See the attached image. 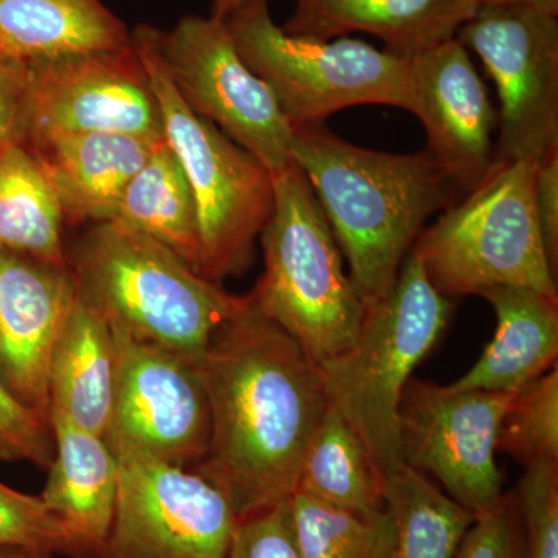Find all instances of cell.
Listing matches in <instances>:
<instances>
[{"label": "cell", "mask_w": 558, "mask_h": 558, "mask_svg": "<svg viewBox=\"0 0 558 558\" xmlns=\"http://www.w3.org/2000/svg\"><path fill=\"white\" fill-rule=\"evenodd\" d=\"M194 366L207 392L211 436L191 470L226 495L238 521L292 497L329 407L317 366L250 295Z\"/></svg>", "instance_id": "obj_1"}, {"label": "cell", "mask_w": 558, "mask_h": 558, "mask_svg": "<svg viewBox=\"0 0 558 558\" xmlns=\"http://www.w3.org/2000/svg\"><path fill=\"white\" fill-rule=\"evenodd\" d=\"M292 160L317 194L365 307L391 292L427 220L459 193L427 150L362 148L325 124L293 128Z\"/></svg>", "instance_id": "obj_2"}, {"label": "cell", "mask_w": 558, "mask_h": 558, "mask_svg": "<svg viewBox=\"0 0 558 558\" xmlns=\"http://www.w3.org/2000/svg\"><path fill=\"white\" fill-rule=\"evenodd\" d=\"M70 266L81 299L110 328L193 363L247 300L202 277L167 245L113 219L95 223Z\"/></svg>", "instance_id": "obj_3"}, {"label": "cell", "mask_w": 558, "mask_h": 558, "mask_svg": "<svg viewBox=\"0 0 558 558\" xmlns=\"http://www.w3.org/2000/svg\"><path fill=\"white\" fill-rule=\"evenodd\" d=\"M453 303L410 252L395 288L365 307L352 347L317 366L326 399L354 429L385 480L405 465L399 436L403 389L438 343Z\"/></svg>", "instance_id": "obj_4"}, {"label": "cell", "mask_w": 558, "mask_h": 558, "mask_svg": "<svg viewBox=\"0 0 558 558\" xmlns=\"http://www.w3.org/2000/svg\"><path fill=\"white\" fill-rule=\"evenodd\" d=\"M274 185V211L259 234L264 271L250 299L318 366L352 347L365 304L344 274L317 194L295 161L275 175Z\"/></svg>", "instance_id": "obj_5"}, {"label": "cell", "mask_w": 558, "mask_h": 558, "mask_svg": "<svg viewBox=\"0 0 558 558\" xmlns=\"http://www.w3.org/2000/svg\"><path fill=\"white\" fill-rule=\"evenodd\" d=\"M535 160H495L475 190L444 209L411 253L447 299L524 288L558 299L537 213Z\"/></svg>", "instance_id": "obj_6"}, {"label": "cell", "mask_w": 558, "mask_h": 558, "mask_svg": "<svg viewBox=\"0 0 558 558\" xmlns=\"http://www.w3.org/2000/svg\"><path fill=\"white\" fill-rule=\"evenodd\" d=\"M163 119L165 140L193 190L201 230L202 277L220 281L244 274L255 242L274 211V175L208 120L185 105L154 49L148 25L132 32Z\"/></svg>", "instance_id": "obj_7"}, {"label": "cell", "mask_w": 558, "mask_h": 558, "mask_svg": "<svg viewBox=\"0 0 558 558\" xmlns=\"http://www.w3.org/2000/svg\"><path fill=\"white\" fill-rule=\"evenodd\" d=\"M223 22L242 60L274 92L292 130L323 124L360 105L413 113L409 60L360 39L289 35L271 20L269 0H250Z\"/></svg>", "instance_id": "obj_8"}, {"label": "cell", "mask_w": 558, "mask_h": 558, "mask_svg": "<svg viewBox=\"0 0 558 558\" xmlns=\"http://www.w3.org/2000/svg\"><path fill=\"white\" fill-rule=\"evenodd\" d=\"M154 49L185 105L278 175L292 160L293 130L270 87L242 60L226 22L185 16L150 27Z\"/></svg>", "instance_id": "obj_9"}, {"label": "cell", "mask_w": 558, "mask_h": 558, "mask_svg": "<svg viewBox=\"0 0 558 558\" xmlns=\"http://www.w3.org/2000/svg\"><path fill=\"white\" fill-rule=\"evenodd\" d=\"M457 39L475 51L499 98L495 160L538 161L558 146V16L480 5Z\"/></svg>", "instance_id": "obj_10"}, {"label": "cell", "mask_w": 558, "mask_h": 558, "mask_svg": "<svg viewBox=\"0 0 558 558\" xmlns=\"http://www.w3.org/2000/svg\"><path fill=\"white\" fill-rule=\"evenodd\" d=\"M110 329L116 380L106 444L116 457L193 469L211 436L207 392L196 366L178 352Z\"/></svg>", "instance_id": "obj_11"}, {"label": "cell", "mask_w": 558, "mask_h": 558, "mask_svg": "<svg viewBox=\"0 0 558 558\" xmlns=\"http://www.w3.org/2000/svg\"><path fill=\"white\" fill-rule=\"evenodd\" d=\"M513 392L451 391L410 379L399 407L407 468L433 476L473 515L502 497L505 476L495 461L499 424Z\"/></svg>", "instance_id": "obj_12"}, {"label": "cell", "mask_w": 558, "mask_h": 558, "mask_svg": "<svg viewBox=\"0 0 558 558\" xmlns=\"http://www.w3.org/2000/svg\"><path fill=\"white\" fill-rule=\"evenodd\" d=\"M119 459V494L102 558H227L238 519L194 470Z\"/></svg>", "instance_id": "obj_13"}, {"label": "cell", "mask_w": 558, "mask_h": 558, "mask_svg": "<svg viewBox=\"0 0 558 558\" xmlns=\"http://www.w3.org/2000/svg\"><path fill=\"white\" fill-rule=\"evenodd\" d=\"M95 132L165 138L159 102L134 44L33 64L24 145Z\"/></svg>", "instance_id": "obj_14"}, {"label": "cell", "mask_w": 558, "mask_h": 558, "mask_svg": "<svg viewBox=\"0 0 558 558\" xmlns=\"http://www.w3.org/2000/svg\"><path fill=\"white\" fill-rule=\"evenodd\" d=\"M414 110L427 135V153L459 193L486 178L497 148L498 113L457 38L410 60Z\"/></svg>", "instance_id": "obj_15"}, {"label": "cell", "mask_w": 558, "mask_h": 558, "mask_svg": "<svg viewBox=\"0 0 558 558\" xmlns=\"http://www.w3.org/2000/svg\"><path fill=\"white\" fill-rule=\"evenodd\" d=\"M76 299L70 263L0 250V380L47 422L51 355Z\"/></svg>", "instance_id": "obj_16"}, {"label": "cell", "mask_w": 558, "mask_h": 558, "mask_svg": "<svg viewBox=\"0 0 558 558\" xmlns=\"http://www.w3.org/2000/svg\"><path fill=\"white\" fill-rule=\"evenodd\" d=\"M54 458L40 498L64 531L62 554L69 558H102L117 494L119 459L101 436L50 414Z\"/></svg>", "instance_id": "obj_17"}, {"label": "cell", "mask_w": 558, "mask_h": 558, "mask_svg": "<svg viewBox=\"0 0 558 558\" xmlns=\"http://www.w3.org/2000/svg\"><path fill=\"white\" fill-rule=\"evenodd\" d=\"M478 9V0H295L281 28L318 39L368 33L384 40V50L410 61L457 38Z\"/></svg>", "instance_id": "obj_18"}, {"label": "cell", "mask_w": 558, "mask_h": 558, "mask_svg": "<svg viewBox=\"0 0 558 558\" xmlns=\"http://www.w3.org/2000/svg\"><path fill=\"white\" fill-rule=\"evenodd\" d=\"M165 138L126 134L58 135L31 143L57 191L64 218L108 222L132 178Z\"/></svg>", "instance_id": "obj_19"}, {"label": "cell", "mask_w": 558, "mask_h": 558, "mask_svg": "<svg viewBox=\"0 0 558 558\" xmlns=\"http://www.w3.org/2000/svg\"><path fill=\"white\" fill-rule=\"evenodd\" d=\"M497 314V332L451 391L515 392L557 368L558 299L524 288L480 293Z\"/></svg>", "instance_id": "obj_20"}, {"label": "cell", "mask_w": 558, "mask_h": 558, "mask_svg": "<svg viewBox=\"0 0 558 558\" xmlns=\"http://www.w3.org/2000/svg\"><path fill=\"white\" fill-rule=\"evenodd\" d=\"M132 33L101 0H0V57L43 64L130 47Z\"/></svg>", "instance_id": "obj_21"}, {"label": "cell", "mask_w": 558, "mask_h": 558, "mask_svg": "<svg viewBox=\"0 0 558 558\" xmlns=\"http://www.w3.org/2000/svg\"><path fill=\"white\" fill-rule=\"evenodd\" d=\"M116 380L112 329L78 299L54 347L49 369L50 414L105 439Z\"/></svg>", "instance_id": "obj_22"}, {"label": "cell", "mask_w": 558, "mask_h": 558, "mask_svg": "<svg viewBox=\"0 0 558 558\" xmlns=\"http://www.w3.org/2000/svg\"><path fill=\"white\" fill-rule=\"evenodd\" d=\"M57 191L24 143L0 146V250L68 264Z\"/></svg>", "instance_id": "obj_23"}, {"label": "cell", "mask_w": 558, "mask_h": 558, "mask_svg": "<svg viewBox=\"0 0 558 558\" xmlns=\"http://www.w3.org/2000/svg\"><path fill=\"white\" fill-rule=\"evenodd\" d=\"M113 220L161 242L199 271L197 205L182 165L167 140L132 178Z\"/></svg>", "instance_id": "obj_24"}, {"label": "cell", "mask_w": 558, "mask_h": 558, "mask_svg": "<svg viewBox=\"0 0 558 558\" xmlns=\"http://www.w3.org/2000/svg\"><path fill=\"white\" fill-rule=\"evenodd\" d=\"M385 484L354 429L329 405L304 453L295 492L359 515L379 517Z\"/></svg>", "instance_id": "obj_25"}, {"label": "cell", "mask_w": 558, "mask_h": 558, "mask_svg": "<svg viewBox=\"0 0 558 558\" xmlns=\"http://www.w3.org/2000/svg\"><path fill=\"white\" fill-rule=\"evenodd\" d=\"M385 520L384 558H453L475 515L403 465L385 484Z\"/></svg>", "instance_id": "obj_26"}, {"label": "cell", "mask_w": 558, "mask_h": 558, "mask_svg": "<svg viewBox=\"0 0 558 558\" xmlns=\"http://www.w3.org/2000/svg\"><path fill=\"white\" fill-rule=\"evenodd\" d=\"M289 502L301 558H384L385 512L363 517L300 492Z\"/></svg>", "instance_id": "obj_27"}, {"label": "cell", "mask_w": 558, "mask_h": 558, "mask_svg": "<svg viewBox=\"0 0 558 558\" xmlns=\"http://www.w3.org/2000/svg\"><path fill=\"white\" fill-rule=\"evenodd\" d=\"M497 451L509 454L524 469L558 462V371L513 392L499 424Z\"/></svg>", "instance_id": "obj_28"}, {"label": "cell", "mask_w": 558, "mask_h": 558, "mask_svg": "<svg viewBox=\"0 0 558 558\" xmlns=\"http://www.w3.org/2000/svg\"><path fill=\"white\" fill-rule=\"evenodd\" d=\"M513 492L523 519V558H558V462L524 469Z\"/></svg>", "instance_id": "obj_29"}, {"label": "cell", "mask_w": 558, "mask_h": 558, "mask_svg": "<svg viewBox=\"0 0 558 558\" xmlns=\"http://www.w3.org/2000/svg\"><path fill=\"white\" fill-rule=\"evenodd\" d=\"M0 546L62 554L64 531L46 502L0 483Z\"/></svg>", "instance_id": "obj_30"}, {"label": "cell", "mask_w": 558, "mask_h": 558, "mask_svg": "<svg viewBox=\"0 0 558 558\" xmlns=\"http://www.w3.org/2000/svg\"><path fill=\"white\" fill-rule=\"evenodd\" d=\"M53 458L50 422L22 403L0 380V462H32L49 470Z\"/></svg>", "instance_id": "obj_31"}, {"label": "cell", "mask_w": 558, "mask_h": 558, "mask_svg": "<svg viewBox=\"0 0 558 558\" xmlns=\"http://www.w3.org/2000/svg\"><path fill=\"white\" fill-rule=\"evenodd\" d=\"M524 529L515 492L475 517L453 558H523Z\"/></svg>", "instance_id": "obj_32"}, {"label": "cell", "mask_w": 558, "mask_h": 558, "mask_svg": "<svg viewBox=\"0 0 558 558\" xmlns=\"http://www.w3.org/2000/svg\"><path fill=\"white\" fill-rule=\"evenodd\" d=\"M289 499L238 521L227 558H301Z\"/></svg>", "instance_id": "obj_33"}, {"label": "cell", "mask_w": 558, "mask_h": 558, "mask_svg": "<svg viewBox=\"0 0 558 558\" xmlns=\"http://www.w3.org/2000/svg\"><path fill=\"white\" fill-rule=\"evenodd\" d=\"M33 64L0 57V146L25 143Z\"/></svg>", "instance_id": "obj_34"}, {"label": "cell", "mask_w": 558, "mask_h": 558, "mask_svg": "<svg viewBox=\"0 0 558 558\" xmlns=\"http://www.w3.org/2000/svg\"><path fill=\"white\" fill-rule=\"evenodd\" d=\"M535 213L550 270H558V146L548 150L535 172Z\"/></svg>", "instance_id": "obj_35"}, {"label": "cell", "mask_w": 558, "mask_h": 558, "mask_svg": "<svg viewBox=\"0 0 558 558\" xmlns=\"http://www.w3.org/2000/svg\"><path fill=\"white\" fill-rule=\"evenodd\" d=\"M480 5H521L558 16V0H478Z\"/></svg>", "instance_id": "obj_36"}, {"label": "cell", "mask_w": 558, "mask_h": 558, "mask_svg": "<svg viewBox=\"0 0 558 558\" xmlns=\"http://www.w3.org/2000/svg\"><path fill=\"white\" fill-rule=\"evenodd\" d=\"M250 0H213L211 14L209 16L215 20L226 21L230 14L234 11L240 10L242 5L248 3Z\"/></svg>", "instance_id": "obj_37"}, {"label": "cell", "mask_w": 558, "mask_h": 558, "mask_svg": "<svg viewBox=\"0 0 558 558\" xmlns=\"http://www.w3.org/2000/svg\"><path fill=\"white\" fill-rule=\"evenodd\" d=\"M49 554L20 548V546H0V558H50Z\"/></svg>", "instance_id": "obj_38"}]
</instances>
